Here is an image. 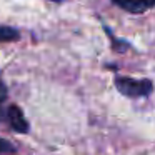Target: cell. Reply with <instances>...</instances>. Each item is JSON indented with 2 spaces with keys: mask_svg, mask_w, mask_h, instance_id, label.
<instances>
[{
  "mask_svg": "<svg viewBox=\"0 0 155 155\" xmlns=\"http://www.w3.org/2000/svg\"><path fill=\"white\" fill-rule=\"evenodd\" d=\"M52 2H62V0H52Z\"/></svg>",
  "mask_w": 155,
  "mask_h": 155,
  "instance_id": "cell-7",
  "label": "cell"
},
{
  "mask_svg": "<svg viewBox=\"0 0 155 155\" xmlns=\"http://www.w3.org/2000/svg\"><path fill=\"white\" fill-rule=\"evenodd\" d=\"M115 87L120 94L134 98L147 97L153 90V85H152L150 80H137V78H130V77H117L115 78Z\"/></svg>",
  "mask_w": 155,
  "mask_h": 155,
  "instance_id": "cell-1",
  "label": "cell"
},
{
  "mask_svg": "<svg viewBox=\"0 0 155 155\" xmlns=\"http://www.w3.org/2000/svg\"><path fill=\"white\" fill-rule=\"evenodd\" d=\"M7 117H8V122H10L12 128L18 134H27L28 132V122L25 118L24 112L17 107V105H10L7 110Z\"/></svg>",
  "mask_w": 155,
  "mask_h": 155,
  "instance_id": "cell-2",
  "label": "cell"
},
{
  "mask_svg": "<svg viewBox=\"0 0 155 155\" xmlns=\"http://www.w3.org/2000/svg\"><path fill=\"white\" fill-rule=\"evenodd\" d=\"M112 2L124 10L132 12V14L147 12L148 8H152L155 5V0H112Z\"/></svg>",
  "mask_w": 155,
  "mask_h": 155,
  "instance_id": "cell-3",
  "label": "cell"
},
{
  "mask_svg": "<svg viewBox=\"0 0 155 155\" xmlns=\"http://www.w3.org/2000/svg\"><path fill=\"white\" fill-rule=\"evenodd\" d=\"M5 98H7V87H5V84L2 82V78H0V107H2Z\"/></svg>",
  "mask_w": 155,
  "mask_h": 155,
  "instance_id": "cell-6",
  "label": "cell"
},
{
  "mask_svg": "<svg viewBox=\"0 0 155 155\" xmlns=\"http://www.w3.org/2000/svg\"><path fill=\"white\" fill-rule=\"evenodd\" d=\"M18 38V32L10 27H0V42H12Z\"/></svg>",
  "mask_w": 155,
  "mask_h": 155,
  "instance_id": "cell-4",
  "label": "cell"
},
{
  "mask_svg": "<svg viewBox=\"0 0 155 155\" xmlns=\"http://www.w3.org/2000/svg\"><path fill=\"white\" fill-rule=\"evenodd\" d=\"M12 150H14V145H12L8 140H5V138H0V153H4V152H12Z\"/></svg>",
  "mask_w": 155,
  "mask_h": 155,
  "instance_id": "cell-5",
  "label": "cell"
}]
</instances>
